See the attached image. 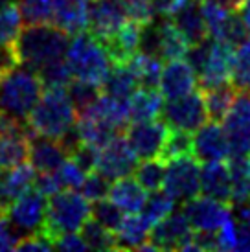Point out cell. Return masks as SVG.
Listing matches in <instances>:
<instances>
[{
    "instance_id": "cell-1",
    "label": "cell",
    "mask_w": 250,
    "mask_h": 252,
    "mask_svg": "<svg viewBox=\"0 0 250 252\" xmlns=\"http://www.w3.org/2000/svg\"><path fill=\"white\" fill-rule=\"evenodd\" d=\"M68 42V33L56 24H26L15 41L19 64L37 72L44 64L62 59Z\"/></svg>"
},
{
    "instance_id": "cell-2",
    "label": "cell",
    "mask_w": 250,
    "mask_h": 252,
    "mask_svg": "<svg viewBox=\"0 0 250 252\" xmlns=\"http://www.w3.org/2000/svg\"><path fill=\"white\" fill-rule=\"evenodd\" d=\"M77 112L70 101L66 87H44L41 98L30 112L28 124L35 134L59 140L76 126Z\"/></svg>"
},
{
    "instance_id": "cell-3",
    "label": "cell",
    "mask_w": 250,
    "mask_h": 252,
    "mask_svg": "<svg viewBox=\"0 0 250 252\" xmlns=\"http://www.w3.org/2000/svg\"><path fill=\"white\" fill-rule=\"evenodd\" d=\"M64 59L72 72V77L94 83L97 87H101L112 64L105 46L87 30L76 33L68 42Z\"/></svg>"
},
{
    "instance_id": "cell-4",
    "label": "cell",
    "mask_w": 250,
    "mask_h": 252,
    "mask_svg": "<svg viewBox=\"0 0 250 252\" xmlns=\"http://www.w3.org/2000/svg\"><path fill=\"white\" fill-rule=\"evenodd\" d=\"M42 94V81L30 68H13L0 76V112L28 120Z\"/></svg>"
},
{
    "instance_id": "cell-5",
    "label": "cell",
    "mask_w": 250,
    "mask_h": 252,
    "mask_svg": "<svg viewBox=\"0 0 250 252\" xmlns=\"http://www.w3.org/2000/svg\"><path fill=\"white\" fill-rule=\"evenodd\" d=\"M89 217H91V204L81 193L68 188L59 189L54 195H50L41 232H44L54 243V239L62 234L79 232Z\"/></svg>"
},
{
    "instance_id": "cell-6",
    "label": "cell",
    "mask_w": 250,
    "mask_h": 252,
    "mask_svg": "<svg viewBox=\"0 0 250 252\" xmlns=\"http://www.w3.org/2000/svg\"><path fill=\"white\" fill-rule=\"evenodd\" d=\"M160 116L169 129H181L186 133H195L202 124H206L210 120L202 94L197 91L167 99V103H164L162 107Z\"/></svg>"
},
{
    "instance_id": "cell-7",
    "label": "cell",
    "mask_w": 250,
    "mask_h": 252,
    "mask_svg": "<svg viewBox=\"0 0 250 252\" xmlns=\"http://www.w3.org/2000/svg\"><path fill=\"white\" fill-rule=\"evenodd\" d=\"M162 188L175 201H188L201 191V166L193 155L166 160V175Z\"/></svg>"
},
{
    "instance_id": "cell-8",
    "label": "cell",
    "mask_w": 250,
    "mask_h": 252,
    "mask_svg": "<svg viewBox=\"0 0 250 252\" xmlns=\"http://www.w3.org/2000/svg\"><path fill=\"white\" fill-rule=\"evenodd\" d=\"M222 131L226 134L230 155L250 153V94L237 92L234 103L222 118Z\"/></svg>"
},
{
    "instance_id": "cell-9",
    "label": "cell",
    "mask_w": 250,
    "mask_h": 252,
    "mask_svg": "<svg viewBox=\"0 0 250 252\" xmlns=\"http://www.w3.org/2000/svg\"><path fill=\"white\" fill-rule=\"evenodd\" d=\"M125 138L136 153L138 158H155L160 157L164 142L167 138L169 127L164 120H144V122H131L124 129Z\"/></svg>"
},
{
    "instance_id": "cell-10",
    "label": "cell",
    "mask_w": 250,
    "mask_h": 252,
    "mask_svg": "<svg viewBox=\"0 0 250 252\" xmlns=\"http://www.w3.org/2000/svg\"><path fill=\"white\" fill-rule=\"evenodd\" d=\"M136 164H138V157L129 146L127 138L122 134H116L97 151L96 169L111 181L132 175Z\"/></svg>"
},
{
    "instance_id": "cell-11",
    "label": "cell",
    "mask_w": 250,
    "mask_h": 252,
    "mask_svg": "<svg viewBox=\"0 0 250 252\" xmlns=\"http://www.w3.org/2000/svg\"><path fill=\"white\" fill-rule=\"evenodd\" d=\"M127 19L125 0H91L87 11V32L103 42L111 39Z\"/></svg>"
},
{
    "instance_id": "cell-12",
    "label": "cell",
    "mask_w": 250,
    "mask_h": 252,
    "mask_svg": "<svg viewBox=\"0 0 250 252\" xmlns=\"http://www.w3.org/2000/svg\"><path fill=\"white\" fill-rule=\"evenodd\" d=\"M46 206H48L46 195H42L35 188H30L26 193H22L7 206L6 217L24 236H28L42 228L44 217H46Z\"/></svg>"
},
{
    "instance_id": "cell-13",
    "label": "cell",
    "mask_w": 250,
    "mask_h": 252,
    "mask_svg": "<svg viewBox=\"0 0 250 252\" xmlns=\"http://www.w3.org/2000/svg\"><path fill=\"white\" fill-rule=\"evenodd\" d=\"M182 212H184L188 223L193 230L217 232V228L230 216V206L208 195H195L184 201V210Z\"/></svg>"
},
{
    "instance_id": "cell-14",
    "label": "cell",
    "mask_w": 250,
    "mask_h": 252,
    "mask_svg": "<svg viewBox=\"0 0 250 252\" xmlns=\"http://www.w3.org/2000/svg\"><path fill=\"white\" fill-rule=\"evenodd\" d=\"M191 155L199 162H216L228 158L230 146L219 122L208 120L195 131V134H191Z\"/></svg>"
},
{
    "instance_id": "cell-15",
    "label": "cell",
    "mask_w": 250,
    "mask_h": 252,
    "mask_svg": "<svg viewBox=\"0 0 250 252\" xmlns=\"http://www.w3.org/2000/svg\"><path fill=\"white\" fill-rule=\"evenodd\" d=\"M234 54L236 48L226 42L212 39L210 52L206 57V63L197 74L199 79V89H212L217 85L228 83L230 74H232V63H234Z\"/></svg>"
},
{
    "instance_id": "cell-16",
    "label": "cell",
    "mask_w": 250,
    "mask_h": 252,
    "mask_svg": "<svg viewBox=\"0 0 250 252\" xmlns=\"http://www.w3.org/2000/svg\"><path fill=\"white\" fill-rule=\"evenodd\" d=\"M191 232L193 228L188 223L184 212H171L151 226L149 241L156 251H179Z\"/></svg>"
},
{
    "instance_id": "cell-17",
    "label": "cell",
    "mask_w": 250,
    "mask_h": 252,
    "mask_svg": "<svg viewBox=\"0 0 250 252\" xmlns=\"http://www.w3.org/2000/svg\"><path fill=\"white\" fill-rule=\"evenodd\" d=\"M166 63V66H162V74L158 79V91L162 98L173 99L195 91L197 74L191 68V64L184 59H173Z\"/></svg>"
},
{
    "instance_id": "cell-18",
    "label": "cell",
    "mask_w": 250,
    "mask_h": 252,
    "mask_svg": "<svg viewBox=\"0 0 250 252\" xmlns=\"http://www.w3.org/2000/svg\"><path fill=\"white\" fill-rule=\"evenodd\" d=\"M33 181L35 168L30 166L28 162L9 169H0V208L4 210V214L15 199H19L22 193L33 188Z\"/></svg>"
},
{
    "instance_id": "cell-19",
    "label": "cell",
    "mask_w": 250,
    "mask_h": 252,
    "mask_svg": "<svg viewBox=\"0 0 250 252\" xmlns=\"http://www.w3.org/2000/svg\"><path fill=\"white\" fill-rule=\"evenodd\" d=\"M169 19L175 24V28L181 32V35L186 39L188 44H197L210 37L208 26H206L201 11V0L186 2Z\"/></svg>"
},
{
    "instance_id": "cell-20",
    "label": "cell",
    "mask_w": 250,
    "mask_h": 252,
    "mask_svg": "<svg viewBox=\"0 0 250 252\" xmlns=\"http://www.w3.org/2000/svg\"><path fill=\"white\" fill-rule=\"evenodd\" d=\"M68 158L61 142L56 138L33 134L30 140V164L35 171H56L62 162Z\"/></svg>"
},
{
    "instance_id": "cell-21",
    "label": "cell",
    "mask_w": 250,
    "mask_h": 252,
    "mask_svg": "<svg viewBox=\"0 0 250 252\" xmlns=\"http://www.w3.org/2000/svg\"><path fill=\"white\" fill-rule=\"evenodd\" d=\"M140 30H142L140 22L127 19L122 24V28L111 39L101 42L105 46V50H107L109 57H111L112 63H127L138 52Z\"/></svg>"
},
{
    "instance_id": "cell-22",
    "label": "cell",
    "mask_w": 250,
    "mask_h": 252,
    "mask_svg": "<svg viewBox=\"0 0 250 252\" xmlns=\"http://www.w3.org/2000/svg\"><path fill=\"white\" fill-rule=\"evenodd\" d=\"M201 191L216 201L228 204L232 197V179L228 166L222 160L204 162L201 168Z\"/></svg>"
},
{
    "instance_id": "cell-23",
    "label": "cell",
    "mask_w": 250,
    "mask_h": 252,
    "mask_svg": "<svg viewBox=\"0 0 250 252\" xmlns=\"http://www.w3.org/2000/svg\"><path fill=\"white\" fill-rule=\"evenodd\" d=\"M107 197L114 204H118L125 214H138L146 203L147 193L146 189L134 181V177L129 175L111 182V189H109Z\"/></svg>"
},
{
    "instance_id": "cell-24",
    "label": "cell",
    "mask_w": 250,
    "mask_h": 252,
    "mask_svg": "<svg viewBox=\"0 0 250 252\" xmlns=\"http://www.w3.org/2000/svg\"><path fill=\"white\" fill-rule=\"evenodd\" d=\"M129 107V124L131 122H144V120H155L160 116L164 98L156 89H146L138 87L127 99Z\"/></svg>"
},
{
    "instance_id": "cell-25",
    "label": "cell",
    "mask_w": 250,
    "mask_h": 252,
    "mask_svg": "<svg viewBox=\"0 0 250 252\" xmlns=\"http://www.w3.org/2000/svg\"><path fill=\"white\" fill-rule=\"evenodd\" d=\"M99 89L103 94H109L112 98L129 99V96L138 89V81L129 63H112Z\"/></svg>"
},
{
    "instance_id": "cell-26",
    "label": "cell",
    "mask_w": 250,
    "mask_h": 252,
    "mask_svg": "<svg viewBox=\"0 0 250 252\" xmlns=\"http://www.w3.org/2000/svg\"><path fill=\"white\" fill-rule=\"evenodd\" d=\"M151 226L144 221L140 214H129L124 217V221L116 230V245L118 249L127 251H140V247L149 239Z\"/></svg>"
},
{
    "instance_id": "cell-27",
    "label": "cell",
    "mask_w": 250,
    "mask_h": 252,
    "mask_svg": "<svg viewBox=\"0 0 250 252\" xmlns=\"http://www.w3.org/2000/svg\"><path fill=\"white\" fill-rule=\"evenodd\" d=\"M237 89L230 83H222L212 89H202V99H204V105L208 111V118L212 122H219L221 124L222 118L226 116V112L230 111V107L234 103V99L237 96Z\"/></svg>"
},
{
    "instance_id": "cell-28",
    "label": "cell",
    "mask_w": 250,
    "mask_h": 252,
    "mask_svg": "<svg viewBox=\"0 0 250 252\" xmlns=\"http://www.w3.org/2000/svg\"><path fill=\"white\" fill-rule=\"evenodd\" d=\"M76 129L77 133H79L81 142L91 144V146L97 147V149L103 147L116 134H120L114 127H111L109 124H105V122H101V120L92 116V114H87V112L77 114Z\"/></svg>"
},
{
    "instance_id": "cell-29",
    "label": "cell",
    "mask_w": 250,
    "mask_h": 252,
    "mask_svg": "<svg viewBox=\"0 0 250 252\" xmlns=\"http://www.w3.org/2000/svg\"><path fill=\"white\" fill-rule=\"evenodd\" d=\"M158 32V57L162 61H173V59H182L188 50L186 39L181 35V32L175 28L171 19H164L156 24Z\"/></svg>"
},
{
    "instance_id": "cell-30",
    "label": "cell",
    "mask_w": 250,
    "mask_h": 252,
    "mask_svg": "<svg viewBox=\"0 0 250 252\" xmlns=\"http://www.w3.org/2000/svg\"><path fill=\"white\" fill-rule=\"evenodd\" d=\"M127 63L131 66L132 74L136 76L138 87L158 89V79H160V74H162V59L149 56V54L136 52Z\"/></svg>"
},
{
    "instance_id": "cell-31",
    "label": "cell",
    "mask_w": 250,
    "mask_h": 252,
    "mask_svg": "<svg viewBox=\"0 0 250 252\" xmlns=\"http://www.w3.org/2000/svg\"><path fill=\"white\" fill-rule=\"evenodd\" d=\"M30 136H0V169L21 166L30 158Z\"/></svg>"
},
{
    "instance_id": "cell-32",
    "label": "cell",
    "mask_w": 250,
    "mask_h": 252,
    "mask_svg": "<svg viewBox=\"0 0 250 252\" xmlns=\"http://www.w3.org/2000/svg\"><path fill=\"white\" fill-rule=\"evenodd\" d=\"M79 236L83 238V241L87 243L89 249L94 251H116V234L109 228H105L103 224H99L96 219H87L83 223V226L79 228Z\"/></svg>"
},
{
    "instance_id": "cell-33",
    "label": "cell",
    "mask_w": 250,
    "mask_h": 252,
    "mask_svg": "<svg viewBox=\"0 0 250 252\" xmlns=\"http://www.w3.org/2000/svg\"><path fill=\"white\" fill-rule=\"evenodd\" d=\"M164 175H166V162L160 157L144 158V162L136 164V168H134V181L146 191H155V189L162 188Z\"/></svg>"
},
{
    "instance_id": "cell-34",
    "label": "cell",
    "mask_w": 250,
    "mask_h": 252,
    "mask_svg": "<svg viewBox=\"0 0 250 252\" xmlns=\"http://www.w3.org/2000/svg\"><path fill=\"white\" fill-rule=\"evenodd\" d=\"M175 203L177 201L169 193H166L164 189L162 191L155 189V191H151V195L146 199V203H144V206H142V210L138 214L144 217V221L149 226H153V224L158 223L160 219H164L167 214L173 212Z\"/></svg>"
},
{
    "instance_id": "cell-35",
    "label": "cell",
    "mask_w": 250,
    "mask_h": 252,
    "mask_svg": "<svg viewBox=\"0 0 250 252\" xmlns=\"http://www.w3.org/2000/svg\"><path fill=\"white\" fill-rule=\"evenodd\" d=\"M230 83L239 92H249L250 94V39L236 48Z\"/></svg>"
},
{
    "instance_id": "cell-36",
    "label": "cell",
    "mask_w": 250,
    "mask_h": 252,
    "mask_svg": "<svg viewBox=\"0 0 250 252\" xmlns=\"http://www.w3.org/2000/svg\"><path fill=\"white\" fill-rule=\"evenodd\" d=\"M22 30V17L15 2L0 6V44H15Z\"/></svg>"
},
{
    "instance_id": "cell-37",
    "label": "cell",
    "mask_w": 250,
    "mask_h": 252,
    "mask_svg": "<svg viewBox=\"0 0 250 252\" xmlns=\"http://www.w3.org/2000/svg\"><path fill=\"white\" fill-rule=\"evenodd\" d=\"M66 92H68L70 101H72L77 114L87 111L101 94L97 85L83 81V79H76V77H72V81L66 85Z\"/></svg>"
},
{
    "instance_id": "cell-38",
    "label": "cell",
    "mask_w": 250,
    "mask_h": 252,
    "mask_svg": "<svg viewBox=\"0 0 250 252\" xmlns=\"http://www.w3.org/2000/svg\"><path fill=\"white\" fill-rule=\"evenodd\" d=\"M91 216L99 224H103L105 228H109V230L116 234V230H118L122 221H124L125 212L120 208L118 204L112 203L111 199L107 201V197H105V199L94 201V206H91Z\"/></svg>"
},
{
    "instance_id": "cell-39",
    "label": "cell",
    "mask_w": 250,
    "mask_h": 252,
    "mask_svg": "<svg viewBox=\"0 0 250 252\" xmlns=\"http://www.w3.org/2000/svg\"><path fill=\"white\" fill-rule=\"evenodd\" d=\"M22 22L52 24V0H17Z\"/></svg>"
},
{
    "instance_id": "cell-40",
    "label": "cell",
    "mask_w": 250,
    "mask_h": 252,
    "mask_svg": "<svg viewBox=\"0 0 250 252\" xmlns=\"http://www.w3.org/2000/svg\"><path fill=\"white\" fill-rule=\"evenodd\" d=\"M184 155H191V133H186L181 129H169L160 158L166 162L171 158L184 157Z\"/></svg>"
},
{
    "instance_id": "cell-41",
    "label": "cell",
    "mask_w": 250,
    "mask_h": 252,
    "mask_svg": "<svg viewBox=\"0 0 250 252\" xmlns=\"http://www.w3.org/2000/svg\"><path fill=\"white\" fill-rule=\"evenodd\" d=\"M37 76L42 81V87H66L72 81V72L64 57L44 64L37 70Z\"/></svg>"
},
{
    "instance_id": "cell-42",
    "label": "cell",
    "mask_w": 250,
    "mask_h": 252,
    "mask_svg": "<svg viewBox=\"0 0 250 252\" xmlns=\"http://www.w3.org/2000/svg\"><path fill=\"white\" fill-rule=\"evenodd\" d=\"M81 195L87 201H99L109 195V189H111V179H107L103 173H99L97 169L89 171L85 175L83 182H81Z\"/></svg>"
},
{
    "instance_id": "cell-43",
    "label": "cell",
    "mask_w": 250,
    "mask_h": 252,
    "mask_svg": "<svg viewBox=\"0 0 250 252\" xmlns=\"http://www.w3.org/2000/svg\"><path fill=\"white\" fill-rule=\"evenodd\" d=\"M56 173H57V177H59V181H61L62 188H68V189L79 188L85 175H87L83 169L74 162V158H70V157L56 169Z\"/></svg>"
},
{
    "instance_id": "cell-44",
    "label": "cell",
    "mask_w": 250,
    "mask_h": 252,
    "mask_svg": "<svg viewBox=\"0 0 250 252\" xmlns=\"http://www.w3.org/2000/svg\"><path fill=\"white\" fill-rule=\"evenodd\" d=\"M22 238H24V234L7 219L6 214H2L0 216V252L15 251L17 243Z\"/></svg>"
},
{
    "instance_id": "cell-45",
    "label": "cell",
    "mask_w": 250,
    "mask_h": 252,
    "mask_svg": "<svg viewBox=\"0 0 250 252\" xmlns=\"http://www.w3.org/2000/svg\"><path fill=\"white\" fill-rule=\"evenodd\" d=\"M236 232H237V224L232 219V214H230L226 217V221L216 232L217 249L219 251H236Z\"/></svg>"
},
{
    "instance_id": "cell-46",
    "label": "cell",
    "mask_w": 250,
    "mask_h": 252,
    "mask_svg": "<svg viewBox=\"0 0 250 252\" xmlns=\"http://www.w3.org/2000/svg\"><path fill=\"white\" fill-rule=\"evenodd\" d=\"M97 151H99L97 147L81 142V146L77 147L76 151L72 153V157H70V158H74V162H76L77 166L83 169L85 173H89V171H94V169H96Z\"/></svg>"
},
{
    "instance_id": "cell-47",
    "label": "cell",
    "mask_w": 250,
    "mask_h": 252,
    "mask_svg": "<svg viewBox=\"0 0 250 252\" xmlns=\"http://www.w3.org/2000/svg\"><path fill=\"white\" fill-rule=\"evenodd\" d=\"M54 249L77 252V251H87L89 247H87V243H85L83 238L77 232H68V234H62V236L54 239Z\"/></svg>"
},
{
    "instance_id": "cell-48",
    "label": "cell",
    "mask_w": 250,
    "mask_h": 252,
    "mask_svg": "<svg viewBox=\"0 0 250 252\" xmlns=\"http://www.w3.org/2000/svg\"><path fill=\"white\" fill-rule=\"evenodd\" d=\"M19 66L15 44H0V76Z\"/></svg>"
},
{
    "instance_id": "cell-49",
    "label": "cell",
    "mask_w": 250,
    "mask_h": 252,
    "mask_svg": "<svg viewBox=\"0 0 250 252\" xmlns=\"http://www.w3.org/2000/svg\"><path fill=\"white\" fill-rule=\"evenodd\" d=\"M236 251H250V224L243 221L237 224Z\"/></svg>"
},
{
    "instance_id": "cell-50",
    "label": "cell",
    "mask_w": 250,
    "mask_h": 252,
    "mask_svg": "<svg viewBox=\"0 0 250 252\" xmlns=\"http://www.w3.org/2000/svg\"><path fill=\"white\" fill-rule=\"evenodd\" d=\"M208 2L226 9V11H232V13H239L245 4H247V0H208Z\"/></svg>"
},
{
    "instance_id": "cell-51",
    "label": "cell",
    "mask_w": 250,
    "mask_h": 252,
    "mask_svg": "<svg viewBox=\"0 0 250 252\" xmlns=\"http://www.w3.org/2000/svg\"><path fill=\"white\" fill-rule=\"evenodd\" d=\"M237 214H239V219L243 223L250 224V203L243 204V206H237Z\"/></svg>"
},
{
    "instance_id": "cell-52",
    "label": "cell",
    "mask_w": 250,
    "mask_h": 252,
    "mask_svg": "<svg viewBox=\"0 0 250 252\" xmlns=\"http://www.w3.org/2000/svg\"><path fill=\"white\" fill-rule=\"evenodd\" d=\"M243 19H245V22H247V26L250 28V0H247V4L243 6Z\"/></svg>"
},
{
    "instance_id": "cell-53",
    "label": "cell",
    "mask_w": 250,
    "mask_h": 252,
    "mask_svg": "<svg viewBox=\"0 0 250 252\" xmlns=\"http://www.w3.org/2000/svg\"><path fill=\"white\" fill-rule=\"evenodd\" d=\"M2 214H4V210H2V208H0V216H2Z\"/></svg>"
},
{
    "instance_id": "cell-54",
    "label": "cell",
    "mask_w": 250,
    "mask_h": 252,
    "mask_svg": "<svg viewBox=\"0 0 250 252\" xmlns=\"http://www.w3.org/2000/svg\"><path fill=\"white\" fill-rule=\"evenodd\" d=\"M249 155H250V153H249Z\"/></svg>"
}]
</instances>
